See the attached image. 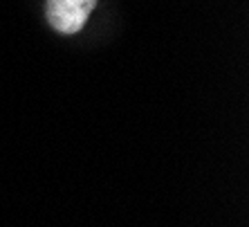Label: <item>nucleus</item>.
<instances>
[{
    "instance_id": "f257e3e1",
    "label": "nucleus",
    "mask_w": 249,
    "mask_h": 227,
    "mask_svg": "<svg viewBox=\"0 0 249 227\" xmlns=\"http://www.w3.org/2000/svg\"><path fill=\"white\" fill-rule=\"evenodd\" d=\"M94 7L97 0H47V23L58 34H76L83 29Z\"/></svg>"
}]
</instances>
